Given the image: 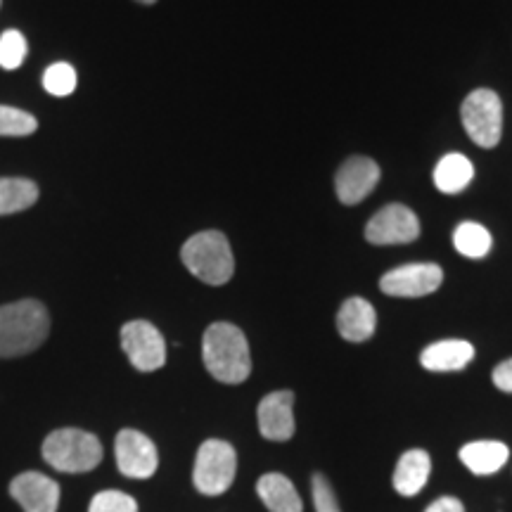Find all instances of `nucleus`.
<instances>
[{
  "mask_svg": "<svg viewBox=\"0 0 512 512\" xmlns=\"http://www.w3.org/2000/svg\"><path fill=\"white\" fill-rule=\"evenodd\" d=\"M420 221L403 204H389L377 211L366 226V240L373 245H406L418 240Z\"/></svg>",
  "mask_w": 512,
  "mask_h": 512,
  "instance_id": "6e6552de",
  "label": "nucleus"
},
{
  "mask_svg": "<svg viewBox=\"0 0 512 512\" xmlns=\"http://www.w3.org/2000/svg\"><path fill=\"white\" fill-rule=\"evenodd\" d=\"M48 309L36 299L0 306V358L31 354L48 339Z\"/></svg>",
  "mask_w": 512,
  "mask_h": 512,
  "instance_id": "f03ea898",
  "label": "nucleus"
},
{
  "mask_svg": "<svg viewBox=\"0 0 512 512\" xmlns=\"http://www.w3.org/2000/svg\"><path fill=\"white\" fill-rule=\"evenodd\" d=\"M313 505H316V512H342L339 510L337 496L332 491V484L328 477L316 475L313 477Z\"/></svg>",
  "mask_w": 512,
  "mask_h": 512,
  "instance_id": "a878e982",
  "label": "nucleus"
},
{
  "mask_svg": "<svg viewBox=\"0 0 512 512\" xmlns=\"http://www.w3.org/2000/svg\"><path fill=\"white\" fill-rule=\"evenodd\" d=\"M472 176H475V166H472L470 159L458 155V152H451L434 169V185L446 195H456V192L470 185Z\"/></svg>",
  "mask_w": 512,
  "mask_h": 512,
  "instance_id": "6ab92c4d",
  "label": "nucleus"
},
{
  "mask_svg": "<svg viewBox=\"0 0 512 512\" xmlns=\"http://www.w3.org/2000/svg\"><path fill=\"white\" fill-rule=\"evenodd\" d=\"M76 81H79L76 79V69L67 62L50 64L46 74H43V88H46L50 95H57V98L72 95L76 91Z\"/></svg>",
  "mask_w": 512,
  "mask_h": 512,
  "instance_id": "4be33fe9",
  "label": "nucleus"
},
{
  "mask_svg": "<svg viewBox=\"0 0 512 512\" xmlns=\"http://www.w3.org/2000/svg\"><path fill=\"white\" fill-rule=\"evenodd\" d=\"M432 472V460L430 453L422 451V448H413V451H406L399 458L394 470V489L399 491L401 496H418L422 489H425L427 479H430Z\"/></svg>",
  "mask_w": 512,
  "mask_h": 512,
  "instance_id": "dca6fc26",
  "label": "nucleus"
},
{
  "mask_svg": "<svg viewBox=\"0 0 512 512\" xmlns=\"http://www.w3.org/2000/svg\"><path fill=\"white\" fill-rule=\"evenodd\" d=\"M508 446L503 441H472L460 448V460L472 475H494L508 463Z\"/></svg>",
  "mask_w": 512,
  "mask_h": 512,
  "instance_id": "a211bd4d",
  "label": "nucleus"
},
{
  "mask_svg": "<svg viewBox=\"0 0 512 512\" xmlns=\"http://www.w3.org/2000/svg\"><path fill=\"white\" fill-rule=\"evenodd\" d=\"M235 472H238L235 448L228 441L209 439L197 451L192 482H195V489L204 496H221L233 484Z\"/></svg>",
  "mask_w": 512,
  "mask_h": 512,
  "instance_id": "39448f33",
  "label": "nucleus"
},
{
  "mask_svg": "<svg viewBox=\"0 0 512 512\" xmlns=\"http://www.w3.org/2000/svg\"><path fill=\"white\" fill-rule=\"evenodd\" d=\"M453 245L467 259H482L491 249V233L479 223H460L453 233Z\"/></svg>",
  "mask_w": 512,
  "mask_h": 512,
  "instance_id": "412c9836",
  "label": "nucleus"
},
{
  "mask_svg": "<svg viewBox=\"0 0 512 512\" xmlns=\"http://www.w3.org/2000/svg\"><path fill=\"white\" fill-rule=\"evenodd\" d=\"M43 458L50 467L60 472H91L102 460V444L91 432L64 427L50 432L43 441Z\"/></svg>",
  "mask_w": 512,
  "mask_h": 512,
  "instance_id": "20e7f679",
  "label": "nucleus"
},
{
  "mask_svg": "<svg viewBox=\"0 0 512 512\" xmlns=\"http://www.w3.org/2000/svg\"><path fill=\"white\" fill-rule=\"evenodd\" d=\"M294 394L292 392H273L261 399L259 411V432L268 441H287L294 437Z\"/></svg>",
  "mask_w": 512,
  "mask_h": 512,
  "instance_id": "ddd939ff",
  "label": "nucleus"
},
{
  "mask_svg": "<svg viewBox=\"0 0 512 512\" xmlns=\"http://www.w3.org/2000/svg\"><path fill=\"white\" fill-rule=\"evenodd\" d=\"M38 195V185L29 178H0V216L34 207Z\"/></svg>",
  "mask_w": 512,
  "mask_h": 512,
  "instance_id": "aec40b11",
  "label": "nucleus"
},
{
  "mask_svg": "<svg viewBox=\"0 0 512 512\" xmlns=\"http://www.w3.org/2000/svg\"><path fill=\"white\" fill-rule=\"evenodd\" d=\"M10 496L24 512H57L60 486L41 472H22L10 482Z\"/></svg>",
  "mask_w": 512,
  "mask_h": 512,
  "instance_id": "f8f14e48",
  "label": "nucleus"
},
{
  "mask_svg": "<svg viewBox=\"0 0 512 512\" xmlns=\"http://www.w3.org/2000/svg\"><path fill=\"white\" fill-rule=\"evenodd\" d=\"M124 347L131 366L140 373H155L166 363V342L155 325L147 320H131L121 328Z\"/></svg>",
  "mask_w": 512,
  "mask_h": 512,
  "instance_id": "0eeeda50",
  "label": "nucleus"
},
{
  "mask_svg": "<svg viewBox=\"0 0 512 512\" xmlns=\"http://www.w3.org/2000/svg\"><path fill=\"white\" fill-rule=\"evenodd\" d=\"M425 512H465V508L458 498L444 496V498H439V501H434Z\"/></svg>",
  "mask_w": 512,
  "mask_h": 512,
  "instance_id": "cd10ccee",
  "label": "nucleus"
},
{
  "mask_svg": "<svg viewBox=\"0 0 512 512\" xmlns=\"http://www.w3.org/2000/svg\"><path fill=\"white\" fill-rule=\"evenodd\" d=\"M256 494L271 512H304V503L294 484L278 472H268L261 477L256 482Z\"/></svg>",
  "mask_w": 512,
  "mask_h": 512,
  "instance_id": "f3484780",
  "label": "nucleus"
},
{
  "mask_svg": "<svg viewBox=\"0 0 512 512\" xmlns=\"http://www.w3.org/2000/svg\"><path fill=\"white\" fill-rule=\"evenodd\" d=\"M444 283V271L437 264H408L394 271L384 273L380 280V290L389 297H425L439 290Z\"/></svg>",
  "mask_w": 512,
  "mask_h": 512,
  "instance_id": "1a4fd4ad",
  "label": "nucleus"
},
{
  "mask_svg": "<svg viewBox=\"0 0 512 512\" xmlns=\"http://www.w3.org/2000/svg\"><path fill=\"white\" fill-rule=\"evenodd\" d=\"M494 384L501 392L512 394V358L503 361L501 366H496L494 370Z\"/></svg>",
  "mask_w": 512,
  "mask_h": 512,
  "instance_id": "bb28decb",
  "label": "nucleus"
},
{
  "mask_svg": "<svg viewBox=\"0 0 512 512\" xmlns=\"http://www.w3.org/2000/svg\"><path fill=\"white\" fill-rule=\"evenodd\" d=\"M88 512H138V503L124 491H100L91 501Z\"/></svg>",
  "mask_w": 512,
  "mask_h": 512,
  "instance_id": "393cba45",
  "label": "nucleus"
},
{
  "mask_svg": "<svg viewBox=\"0 0 512 512\" xmlns=\"http://www.w3.org/2000/svg\"><path fill=\"white\" fill-rule=\"evenodd\" d=\"M380 181V166L368 157H351L339 166L335 190L342 204H358L366 200Z\"/></svg>",
  "mask_w": 512,
  "mask_h": 512,
  "instance_id": "9b49d317",
  "label": "nucleus"
},
{
  "mask_svg": "<svg viewBox=\"0 0 512 512\" xmlns=\"http://www.w3.org/2000/svg\"><path fill=\"white\" fill-rule=\"evenodd\" d=\"M463 124L467 136L479 147H496L503 136V102L489 88H477L463 102Z\"/></svg>",
  "mask_w": 512,
  "mask_h": 512,
  "instance_id": "423d86ee",
  "label": "nucleus"
},
{
  "mask_svg": "<svg viewBox=\"0 0 512 512\" xmlns=\"http://www.w3.org/2000/svg\"><path fill=\"white\" fill-rule=\"evenodd\" d=\"M377 316L373 304L361 297H351L337 313V330L347 342H366L373 337Z\"/></svg>",
  "mask_w": 512,
  "mask_h": 512,
  "instance_id": "4468645a",
  "label": "nucleus"
},
{
  "mask_svg": "<svg viewBox=\"0 0 512 512\" xmlns=\"http://www.w3.org/2000/svg\"><path fill=\"white\" fill-rule=\"evenodd\" d=\"M181 259L185 268L207 285H226L235 273L233 249L219 230L192 235L181 249Z\"/></svg>",
  "mask_w": 512,
  "mask_h": 512,
  "instance_id": "7ed1b4c3",
  "label": "nucleus"
},
{
  "mask_svg": "<svg viewBox=\"0 0 512 512\" xmlns=\"http://www.w3.org/2000/svg\"><path fill=\"white\" fill-rule=\"evenodd\" d=\"M202 358L209 375L223 384H240L252 373L247 337L233 323L209 325L202 339Z\"/></svg>",
  "mask_w": 512,
  "mask_h": 512,
  "instance_id": "f257e3e1",
  "label": "nucleus"
},
{
  "mask_svg": "<svg viewBox=\"0 0 512 512\" xmlns=\"http://www.w3.org/2000/svg\"><path fill=\"white\" fill-rule=\"evenodd\" d=\"M38 128L34 114L0 105V136H31Z\"/></svg>",
  "mask_w": 512,
  "mask_h": 512,
  "instance_id": "5701e85b",
  "label": "nucleus"
},
{
  "mask_svg": "<svg viewBox=\"0 0 512 512\" xmlns=\"http://www.w3.org/2000/svg\"><path fill=\"white\" fill-rule=\"evenodd\" d=\"M27 38H24L19 31L10 29L0 36V67L3 69H17L19 64L27 57Z\"/></svg>",
  "mask_w": 512,
  "mask_h": 512,
  "instance_id": "b1692460",
  "label": "nucleus"
},
{
  "mask_svg": "<svg viewBox=\"0 0 512 512\" xmlns=\"http://www.w3.org/2000/svg\"><path fill=\"white\" fill-rule=\"evenodd\" d=\"M138 3H143V5H152V3H157V0H138Z\"/></svg>",
  "mask_w": 512,
  "mask_h": 512,
  "instance_id": "c85d7f7f",
  "label": "nucleus"
},
{
  "mask_svg": "<svg viewBox=\"0 0 512 512\" xmlns=\"http://www.w3.org/2000/svg\"><path fill=\"white\" fill-rule=\"evenodd\" d=\"M475 358V347L465 339H444V342L430 344L420 354L422 368L432 373H451V370H463L467 363Z\"/></svg>",
  "mask_w": 512,
  "mask_h": 512,
  "instance_id": "2eb2a0df",
  "label": "nucleus"
},
{
  "mask_svg": "<svg viewBox=\"0 0 512 512\" xmlns=\"http://www.w3.org/2000/svg\"><path fill=\"white\" fill-rule=\"evenodd\" d=\"M114 453H117V467L121 475L131 479H147L157 472V446L143 432L121 430L117 434Z\"/></svg>",
  "mask_w": 512,
  "mask_h": 512,
  "instance_id": "9d476101",
  "label": "nucleus"
}]
</instances>
